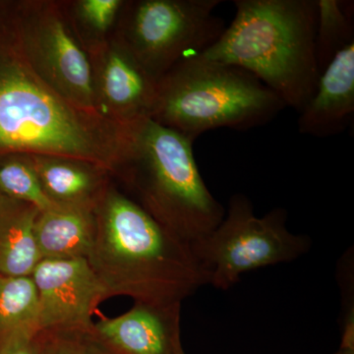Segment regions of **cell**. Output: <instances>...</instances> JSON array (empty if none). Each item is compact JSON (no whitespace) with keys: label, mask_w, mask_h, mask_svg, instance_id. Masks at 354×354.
Masks as SVG:
<instances>
[{"label":"cell","mask_w":354,"mask_h":354,"mask_svg":"<svg viewBox=\"0 0 354 354\" xmlns=\"http://www.w3.org/2000/svg\"><path fill=\"white\" fill-rule=\"evenodd\" d=\"M131 124L79 108L51 88L26 59L11 28L0 43V157L55 156L85 160L114 176Z\"/></svg>","instance_id":"cell-1"},{"label":"cell","mask_w":354,"mask_h":354,"mask_svg":"<svg viewBox=\"0 0 354 354\" xmlns=\"http://www.w3.org/2000/svg\"><path fill=\"white\" fill-rule=\"evenodd\" d=\"M88 264L109 297L181 302L206 279L189 244L153 220L113 180L95 205Z\"/></svg>","instance_id":"cell-2"},{"label":"cell","mask_w":354,"mask_h":354,"mask_svg":"<svg viewBox=\"0 0 354 354\" xmlns=\"http://www.w3.org/2000/svg\"><path fill=\"white\" fill-rule=\"evenodd\" d=\"M234 19L200 57L250 72L298 113L315 93L316 0H235Z\"/></svg>","instance_id":"cell-3"},{"label":"cell","mask_w":354,"mask_h":354,"mask_svg":"<svg viewBox=\"0 0 354 354\" xmlns=\"http://www.w3.org/2000/svg\"><path fill=\"white\" fill-rule=\"evenodd\" d=\"M113 178L153 220L190 246L225 218V209L203 180L193 142L152 118L132 123L129 145Z\"/></svg>","instance_id":"cell-4"},{"label":"cell","mask_w":354,"mask_h":354,"mask_svg":"<svg viewBox=\"0 0 354 354\" xmlns=\"http://www.w3.org/2000/svg\"><path fill=\"white\" fill-rule=\"evenodd\" d=\"M286 108L250 72L195 55L158 79L150 118L194 143L216 128L245 131L262 127Z\"/></svg>","instance_id":"cell-5"},{"label":"cell","mask_w":354,"mask_h":354,"mask_svg":"<svg viewBox=\"0 0 354 354\" xmlns=\"http://www.w3.org/2000/svg\"><path fill=\"white\" fill-rule=\"evenodd\" d=\"M286 221L285 209L258 216L245 195L234 194L220 225L191 245L206 286L227 290L246 272L292 262L308 252L310 237L293 234Z\"/></svg>","instance_id":"cell-6"},{"label":"cell","mask_w":354,"mask_h":354,"mask_svg":"<svg viewBox=\"0 0 354 354\" xmlns=\"http://www.w3.org/2000/svg\"><path fill=\"white\" fill-rule=\"evenodd\" d=\"M221 0L124 1L113 37L156 80L216 43L225 26L214 11Z\"/></svg>","instance_id":"cell-7"},{"label":"cell","mask_w":354,"mask_h":354,"mask_svg":"<svg viewBox=\"0 0 354 354\" xmlns=\"http://www.w3.org/2000/svg\"><path fill=\"white\" fill-rule=\"evenodd\" d=\"M12 29L26 59L44 82L79 108L97 111L90 60L72 31L64 1L23 2Z\"/></svg>","instance_id":"cell-8"},{"label":"cell","mask_w":354,"mask_h":354,"mask_svg":"<svg viewBox=\"0 0 354 354\" xmlns=\"http://www.w3.org/2000/svg\"><path fill=\"white\" fill-rule=\"evenodd\" d=\"M86 53L92 71L95 109L124 125L151 118L158 80L131 53L113 36Z\"/></svg>","instance_id":"cell-9"},{"label":"cell","mask_w":354,"mask_h":354,"mask_svg":"<svg viewBox=\"0 0 354 354\" xmlns=\"http://www.w3.org/2000/svg\"><path fill=\"white\" fill-rule=\"evenodd\" d=\"M39 297L41 330L92 326V316L109 298L87 259H44L32 274Z\"/></svg>","instance_id":"cell-10"},{"label":"cell","mask_w":354,"mask_h":354,"mask_svg":"<svg viewBox=\"0 0 354 354\" xmlns=\"http://www.w3.org/2000/svg\"><path fill=\"white\" fill-rule=\"evenodd\" d=\"M181 302H134L122 315L94 324L97 335L120 354H185Z\"/></svg>","instance_id":"cell-11"},{"label":"cell","mask_w":354,"mask_h":354,"mask_svg":"<svg viewBox=\"0 0 354 354\" xmlns=\"http://www.w3.org/2000/svg\"><path fill=\"white\" fill-rule=\"evenodd\" d=\"M298 131L334 136L351 125L354 115V43L335 55L319 78L315 93L299 113Z\"/></svg>","instance_id":"cell-12"},{"label":"cell","mask_w":354,"mask_h":354,"mask_svg":"<svg viewBox=\"0 0 354 354\" xmlns=\"http://www.w3.org/2000/svg\"><path fill=\"white\" fill-rule=\"evenodd\" d=\"M44 194L58 206L95 208L113 176L85 160L55 156L27 155Z\"/></svg>","instance_id":"cell-13"},{"label":"cell","mask_w":354,"mask_h":354,"mask_svg":"<svg viewBox=\"0 0 354 354\" xmlns=\"http://www.w3.org/2000/svg\"><path fill=\"white\" fill-rule=\"evenodd\" d=\"M95 208L58 206L41 212L35 237L44 259H87L95 236Z\"/></svg>","instance_id":"cell-14"},{"label":"cell","mask_w":354,"mask_h":354,"mask_svg":"<svg viewBox=\"0 0 354 354\" xmlns=\"http://www.w3.org/2000/svg\"><path fill=\"white\" fill-rule=\"evenodd\" d=\"M41 211L0 193V274L32 276L41 261L35 237Z\"/></svg>","instance_id":"cell-15"},{"label":"cell","mask_w":354,"mask_h":354,"mask_svg":"<svg viewBox=\"0 0 354 354\" xmlns=\"http://www.w3.org/2000/svg\"><path fill=\"white\" fill-rule=\"evenodd\" d=\"M39 333V297L32 277L0 274V342L19 332Z\"/></svg>","instance_id":"cell-16"},{"label":"cell","mask_w":354,"mask_h":354,"mask_svg":"<svg viewBox=\"0 0 354 354\" xmlns=\"http://www.w3.org/2000/svg\"><path fill=\"white\" fill-rule=\"evenodd\" d=\"M123 3V0L64 1L72 31L85 51L111 39Z\"/></svg>","instance_id":"cell-17"},{"label":"cell","mask_w":354,"mask_h":354,"mask_svg":"<svg viewBox=\"0 0 354 354\" xmlns=\"http://www.w3.org/2000/svg\"><path fill=\"white\" fill-rule=\"evenodd\" d=\"M315 48L321 73L339 51L354 43L353 9L351 2L316 0Z\"/></svg>","instance_id":"cell-18"},{"label":"cell","mask_w":354,"mask_h":354,"mask_svg":"<svg viewBox=\"0 0 354 354\" xmlns=\"http://www.w3.org/2000/svg\"><path fill=\"white\" fill-rule=\"evenodd\" d=\"M0 193L12 199L29 203L41 212L55 206L44 194L27 155L0 157Z\"/></svg>","instance_id":"cell-19"},{"label":"cell","mask_w":354,"mask_h":354,"mask_svg":"<svg viewBox=\"0 0 354 354\" xmlns=\"http://www.w3.org/2000/svg\"><path fill=\"white\" fill-rule=\"evenodd\" d=\"M41 354H120L88 327L64 328L38 333Z\"/></svg>","instance_id":"cell-20"},{"label":"cell","mask_w":354,"mask_h":354,"mask_svg":"<svg viewBox=\"0 0 354 354\" xmlns=\"http://www.w3.org/2000/svg\"><path fill=\"white\" fill-rule=\"evenodd\" d=\"M339 281L342 290V341L339 351L354 354L353 263L349 251L342 259Z\"/></svg>","instance_id":"cell-21"},{"label":"cell","mask_w":354,"mask_h":354,"mask_svg":"<svg viewBox=\"0 0 354 354\" xmlns=\"http://www.w3.org/2000/svg\"><path fill=\"white\" fill-rule=\"evenodd\" d=\"M0 354H41L38 333L19 332L0 342Z\"/></svg>","instance_id":"cell-22"},{"label":"cell","mask_w":354,"mask_h":354,"mask_svg":"<svg viewBox=\"0 0 354 354\" xmlns=\"http://www.w3.org/2000/svg\"><path fill=\"white\" fill-rule=\"evenodd\" d=\"M334 354H348V353H342V351H337V353H335Z\"/></svg>","instance_id":"cell-23"}]
</instances>
